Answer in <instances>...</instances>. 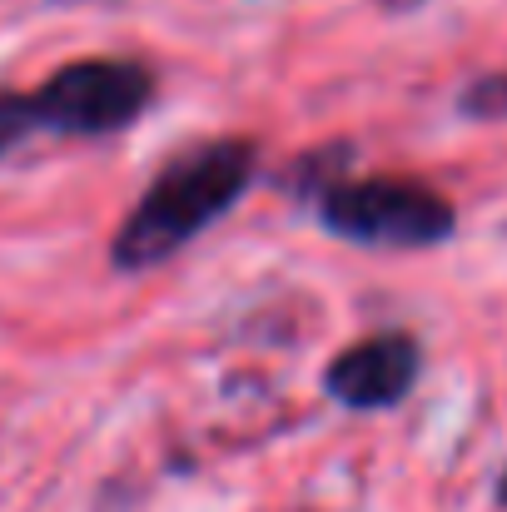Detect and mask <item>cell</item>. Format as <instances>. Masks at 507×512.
Returning <instances> with one entry per match:
<instances>
[{
    "label": "cell",
    "mask_w": 507,
    "mask_h": 512,
    "mask_svg": "<svg viewBox=\"0 0 507 512\" xmlns=\"http://www.w3.org/2000/svg\"><path fill=\"white\" fill-rule=\"evenodd\" d=\"M254 174H259V145L239 135H219L174 155L115 229L110 264L120 274H145L174 259L189 239H199L249 194Z\"/></svg>",
    "instance_id": "6da1fadb"
},
{
    "label": "cell",
    "mask_w": 507,
    "mask_h": 512,
    "mask_svg": "<svg viewBox=\"0 0 507 512\" xmlns=\"http://www.w3.org/2000/svg\"><path fill=\"white\" fill-rule=\"evenodd\" d=\"M314 209L329 234L363 249H433L458 229V214L438 189L418 179H388V174L373 179L343 174L314 199Z\"/></svg>",
    "instance_id": "7a4b0ae2"
},
{
    "label": "cell",
    "mask_w": 507,
    "mask_h": 512,
    "mask_svg": "<svg viewBox=\"0 0 507 512\" xmlns=\"http://www.w3.org/2000/svg\"><path fill=\"white\" fill-rule=\"evenodd\" d=\"M35 95L40 130L50 135H75V140H105L130 130L150 100H155V75L140 60H115V55H90L60 65Z\"/></svg>",
    "instance_id": "3957f363"
},
{
    "label": "cell",
    "mask_w": 507,
    "mask_h": 512,
    "mask_svg": "<svg viewBox=\"0 0 507 512\" xmlns=\"http://www.w3.org/2000/svg\"><path fill=\"white\" fill-rule=\"evenodd\" d=\"M423 373V343L413 334H373V339L348 343L334 353V363L324 368V393L353 408V413H373V408H393L413 393Z\"/></svg>",
    "instance_id": "277c9868"
},
{
    "label": "cell",
    "mask_w": 507,
    "mask_h": 512,
    "mask_svg": "<svg viewBox=\"0 0 507 512\" xmlns=\"http://www.w3.org/2000/svg\"><path fill=\"white\" fill-rule=\"evenodd\" d=\"M40 130V110H35V95H20V90H0V160L25 145L30 135Z\"/></svg>",
    "instance_id": "5b68a950"
},
{
    "label": "cell",
    "mask_w": 507,
    "mask_h": 512,
    "mask_svg": "<svg viewBox=\"0 0 507 512\" xmlns=\"http://www.w3.org/2000/svg\"><path fill=\"white\" fill-rule=\"evenodd\" d=\"M458 110L473 115V120H507V75H478L463 90Z\"/></svg>",
    "instance_id": "8992f818"
},
{
    "label": "cell",
    "mask_w": 507,
    "mask_h": 512,
    "mask_svg": "<svg viewBox=\"0 0 507 512\" xmlns=\"http://www.w3.org/2000/svg\"><path fill=\"white\" fill-rule=\"evenodd\" d=\"M378 5H383V10H398V15H403V10H418V5H428V0H378Z\"/></svg>",
    "instance_id": "52a82bcc"
},
{
    "label": "cell",
    "mask_w": 507,
    "mask_h": 512,
    "mask_svg": "<svg viewBox=\"0 0 507 512\" xmlns=\"http://www.w3.org/2000/svg\"><path fill=\"white\" fill-rule=\"evenodd\" d=\"M498 498H503V508H507V473H503V483H498Z\"/></svg>",
    "instance_id": "ba28073f"
},
{
    "label": "cell",
    "mask_w": 507,
    "mask_h": 512,
    "mask_svg": "<svg viewBox=\"0 0 507 512\" xmlns=\"http://www.w3.org/2000/svg\"><path fill=\"white\" fill-rule=\"evenodd\" d=\"M55 5H85V0H55Z\"/></svg>",
    "instance_id": "9c48e42d"
}]
</instances>
